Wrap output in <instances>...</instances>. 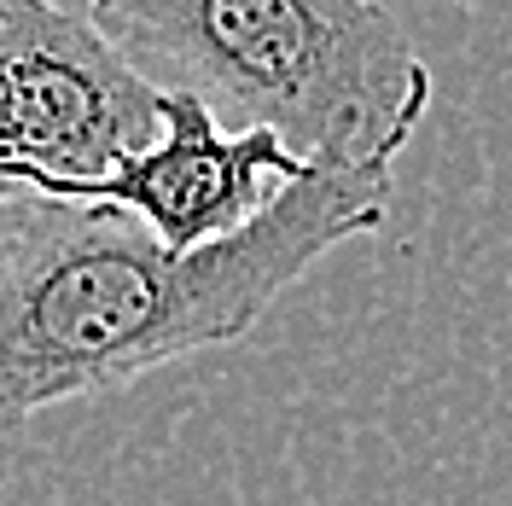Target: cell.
Masks as SVG:
<instances>
[{"label": "cell", "instance_id": "obj_5", "mask_svg": "<svg viewBox=\"0 0 512 506\" xmlns=\"http://www.w3.org/2000/svg\"><path fill=\"white\" fill-rule=\"evenodd\" d=\"M24 210H30V192H0V262L12 251L18 227H24Z\"/></svg>", "mask_w": 512, "mask_h": 506}, {"label": "cell", "instance_id": "obj_4", "mask_svg": "<svg viewBox=\"0 0 512 506\" xmlns=\"http://www.w3.org/2000/svg\"><path fill=\"white\" fill-rule=\"evenodd\" d=\"M309 158H297L274 128H227L204 99L163 88L158 134L134 146L111 169L82 181H53L35 198L53 204H111L163 239L169 251H192L245 227Z\"/></svg>", "mask_w": 512, "mask_h": 506}, {"label": "cell", "instance_id": "obj_2", "mask_svg": "<svg viewBox=\"0 0 512 506\" xmlns=\"http://www.w3.org/2000/svg\"><path fill=\"white\" fill-rule=\"evenodd\" d=\"M146 82L233 128H274L297 158L396 163L431 105L414 35L379 0H88Z\"/></svg>", "mask_w": 512, "mask_h": 506}, {"label": "cell", "instance_id": "obj_1", "mask_svg": "<svg viewBox=\"0 0 512 506\" xmlns=\"http://www.w3.org/2000/svg\"><path fill=\"white\" fill-rule=\"evenodd\" d=\"M390 163L309 158L245 227L169 251L111 204L35 198L0 262V437L152 367L239 344L326 251L384 227Z\"/></svg>", "mask_w": 512, "mask_h": 506}, {"label": "cell", "instance_id": "obj_3", "mask_svg": "<svg viewBox=\"0 0 512 506\" xmlns=\"http://www.w3.org/2000/svg\"><path fill=\"white\" fill-rule=\"evenodd\" d=\"M163 88L53 0H0V192L82 181L158 134Z\"/></svg>", "mask_w": 512, "mask_h": 506}]
</instances>
